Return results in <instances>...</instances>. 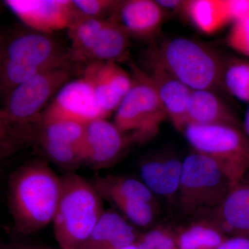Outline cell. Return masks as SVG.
Segmentation results:
<instances>
[{"instance_id": "obj_6", "label": "cell", "mask_w": 249, "mask_h": 249, "mask_svg": "<svg viewBox=\"0 0 249 249\" xmlns=\"http://www.w3.org/2000/svg\"><path fill=\"white\" fill-rule=\"evenodd\" d=\"M132 85L116 109L114 124L132 142H144L155 137L168 116L146 72L133 62Z\"/></svg>"}, {"instance_id": "obj_38", "label": "cell", "mask_w": 249, "mask_h": 249, "mask_svg": "<svg viewBox=\"0 0 249 249\" xmlns=\"http://www.w3.org/2000/svg\"><path fill=\"white\" fill-rule=\"evenodd\" d=\"M247 175H249V181H247V182H245V183H248V184H249V172L247 174ZM247 175H246V176H247Z\"/></svg>"}, {"instance_id": "obj_21", "label": "cell", "mask_w": 249, "mask_h": 249, "mask_svg": "<svg viewBox=\"0 0 249 249\" xmlns=\"http://www.w3.org/2000/svg\"><path fill=\"white\" fill-rule=\"evenodd\" d=\"M227 237L213 221L194 223L175 235L177 249H214Z\"/></svg>"}, {"instance_id": "obj_19", "label": "cell", "mask_w": 249, "mask_h": 249, "mask_svg": "<svg viewBox=\"0 0 249 249\" xmlns=\"http://www.w3.org/2000/svg\"><path fill=\"white\" fill-rule=\"evenodd\" d=\"M198 30L213 34L231 23L224 0H188L183 14Z\"/></svg>"}, {"instance_id": "obj_12", "label": "cell", "mask_w": 249, "mask_h": 249, "mask_svg": "<svg viewBox=\"0 0 249 249\" xmlns=\"http://www.w3.org/2000/svg\"><path fill=\"white\" fill-rule=\"evenodd\" d=\"M166 12L152 0L119 1L109 20L116 23L129 37L149 40L163 25Z\"/></svg>"}, {"instance_id": "obj_28", "label": "cell", "mask_w": 249, "mask_h": 249, "mask_svg": "<svg viewBox=\"0 0 249 249\" xmlns=\"http://www.w3.org/2000/svg\"><path fill=\"white\" fill-rule=\"evenodd\" d=\"M119 1L114 0H72L75 18L108 19Z\"/></svg>"}, {"instance_id": "obj_1", "label": "cell", "mask_w": 249, "mask_h": 249, "mask_svg": "<svg viewBox=\"0 0 249 249\" xmlns=\"http://www.w3.org/2000/svg\"><path fill=\"white\" fill-rule=\"evenodd\" d=\"M61 191V178L43 160L24 163L11 173L7 199L15 227L30 235L53 222Z\"/></svg>"}, {"instance_id": "obj_10", "label": "cell", "mask_w": 249, "mask_h": 249, "mask_svg": "<svg viewBox=\"0 0 249 249\" xmlns=\"http://www.w3.org/2000/svg\"><path fill=\"white\" fill-rule=\"evenodd\" d=\"M4 4L31 30L52 35L75 20L71 0H6Z\"/></svg>"}, {"instance_id": "obj_25", "label": "cell", "mask_w": 249, "mask_h": 249, "mask_svg": "<svg viewBox=\"0 0 249 249\" xmlns=\"http://www.w3.org/2000/svg\"><path fill=\"white\" fill-rule=\"evenodd\" d=\"M224 85L237 99L249 103V62L235 60L224 68Z\"/></svg>"}, {"instance_id": "obj_7", "label": "cell", "mask_w": 249, "mask_h": 249, "mask_svg": "<svg viewBox=\"0 0 249 249\" xmlns=\"http://www.w3.org/2000/svg\"><path fill=\"white\" fill-rule=\"evenodd\" d=\"M234 186L215 160L193 151L182 161L178 193L180 207L188 214L214 209Z\"/></svg>"}, {"instance_id": "obj_37", "label": "cell", "mask_w": 249, "mask_h": 249, "mask_svg": "<svg viewBox=\"0 0 249 249\" xmlns=\"http://www.w3.org/2000/svg\"><path fill=\"white\" fill-rule=\"evenodd\" d=\"M119 249H139L138 244L137 242H134V243L132 244V245H129L128 246H126V247H123V248Z\"/></svg>"}, {"instance_id": "obj_22", "label": "cell", "mask_w": 249, "mask_h": 249, "mask_svg": "<svg viewBox=\"0 0 249 249\" xmlns=\"http://www.w3.org/2000/svg\"><path fill=\"white\" fill-rule=\"evenodd\" d=\"M107 19L77 18L67 29L71 41L72 61L82 62Z\"/></svg>"}, {"instance_id": "obj_36", "label": "cell", "mask_w": 249, "mask_h": 249, "mask_svg": "<svg viewBox=\"0 0 249 249\" xmlns=\"http://www.w3.org/2000/svg\"><path fill=\"white\" fill-rule=\"evenodd\" d=\"M244 128H245L244 131H245L246 135L247 136L249 139V107L248 110L247 111V114H246Z\"/></svg>"}, {"instance_id": "obj_20", "label": "cell", "mask_w": 249, "mask_h": 249, "mask_svg": "<svg viewBox=\"0 0 249 249\" xmlns=\"http://www.w3.org/2000/svg\"><path fill=\"white\" fill-rule=\"evenodd\" d=\"M102 197L111 204L121 200H143L155 203L154 195L142 180L127 177L107 175L94 183Z\"/></svg>"}, {"instance_id": "obj_5", "label": "cell", "mask_w": 249, "mask_h": 249, "mask_svg": "<svg viewBox=\"0 0 249 249\" xmlns=\"http://www.w3.org/2000/svg\"><path fill=\"white\" fill-rule=\"evenodd\" d=\"M182 132L194 151L215 160L234 186L242 182L249 172V139L240 127L187 124Z\"/></svg>"}, {"instance_id": "obj_14", "label": "cell", "mask_w": 249, "mask_h": 249, "mask_svg": "<svg viewBox=\"0 0 249 249\" xmlns=\"http://www.w3.org/2000/svg\"><path fill=\"white\" fill-rule=\"evenodd\" d=\"M182 161L172 155L146 159L140 166L142 181L152 194L171 199L178 196Z\"/></svg>"}, {"instance_id": "obj_29", "label": "cell", "mask_w": 249, "mask_h": 249, "mask_svg": "<svg viewBox=\"0 0 249 249\" xmlns=\"http://www.w3.org/2000/svg\"><path fill=\"white\" fill-rule=\"evenodd\" d=\"M139 249H177L176 237L171 231L157 228L139 237Z\"/></svg>"}, {"instance_id": "obj_18", "label": "cell", "mask_w": 249, "mask_h": 249, "mask_svg": "<svg viewBox=\"0 0 249 249\" xmlns=\"http://www.w3.org/2000/svg\"><path fill=\"white\" fill-rule=\"evenodd\" d=\"M129 36L116 23L107 19L82 62H122L128 58Z\"/></svg>"}, {"instance_id": "obj_11", "label": "cell", "mask_w": 249, "mask_h": 249, "mask_svg": "<svg viewBox=\"0 0 249 249\" xmlns=\"http://www.w3.org/2000/svg\"><path fill=\"white\" fill-rule=\"evenodd\" d=\"M132 143L114 124L105 119L93 121L86 124L85 162L96 168L109 166Z\"/></svg>"}, {"instance_id": "obj_23", "label": "cell", "mask_w": 249, "mask_h": 249, "mask_svg": "<svg viewBox=\"0 0 249 249\" xmlns=\"http://www.w3.org/2000/svg\"><path fill=\"white\" fill-rule=\"evenodd\" d=\"M38 138L74 145L83 152L85 162V139L86 124L69 121L38 124Z\"/></svg>"}, {"instance_id": "obj_17", "label": "cell", "mask_w": 249, "mask_h": 249, "mask_svg": "<svg viewBox=\"0 0 249 249\" xmlns=\"http://www.w3.org/2000/svg\"><path fill=\"white\" fill-rule=\"evenodd\" d=\"M187 124H227L240 127L231 109L211 90H192L187 106Z\"/></svg>"}, {"instance_id": "obj_26", "label": "cell", "mask_w": 249, "mask_h": 249, "mask_svg": "<svg viewBox=\"0 0 249 249\" xmlns=\"http://www.w3.org/2000/svg\"><path fill=\"white\" fill-rule=\"evenodd\" d=\"M45 155L55 164L62 167H73L84 162L83 152L74 145L38 138Z\"/></svg>"}, {"instance_id": "obj_15", "label": "cell", "mask_w": 249, "mask_h": 249, "mask_svg": "<svg viewBox=\"0 0 249 249\" xmlns=\"http://www.w3.org/2000/svg\"><path fill=\"white\" fill-rule=\"evenodd\" d=\"M213 222L227 236L249 235V184L233 187L214 209Z\"/></svg>"}, {"instance_id": "obj_32", "label": "cell", "mask_w": 249, "mask_h": 249, "mask_svg": "<svg viewBox=\"0 0 249 249\" xmlns=\"http://www.w3.org/2000/svg\"><path fill=\"white\" fill-rule=\"evenodd\" d=\"M214 249H249V235L228 236Z\"/></svg>"}, {"instance_id": "obj_24", "label": "cell", "mask_w": 249, "mask_h": 249, "mask_svg": "<svg viewBox=\"0 0 249 249\" xmlns=\"http://www.w3.org/2000/svg\"><path fill=\"white\" fill-rule=\"evenodd\" d=\"M35 137L33 126H20L10 122L0 109V160L14 155Z\"/></svg>"}, {"instance_id": "obj_16", "label": "cell", "mask_w": 249, "mask_h": 249, "mask_svg": "<svg viewBox=\"0 0 249 249\" xmlns=\"http://www.w3.org/2000/svg\"><path fill=\"white\" fill-rule=\"evenodd\" d=\"M138 238L133 227L121 214L105 211L83 249H119Z\"/></svg>"}, {"instance_id": "obj_3", "label": "cell", "mask_w": 249, "mask_h": 249, "mask_svg": "<svg viewBox=\"0 0 249 249\" xmlns=\"http://www.w3.org/2000/svg\"><path fill=\"white\" fill-rule=\"evenodd\" d=\"M70 61V52L62 48L52 35L33 30L6 35L0 73V95L5 101L18 85L40 72Z\"/></svg>"}, {"instance_id": "obj_13", "label": "cell", "mask_w": 249, "mask_h": 249, "mask_svg": "<svg viewBox=\"0 0 249 249\" xmlns=\"http://www.w3.org/2000/svg\"><path fill=\"white\" fill-rule=\"evenodd\" d=\"M147 77L167 116L175 128L182 132L186 124L187 106L192 89L163 69L150 65Z\"/></svg>"}, {"instance_id": "obj_8", "label": "cell", "mask_w": 249, "mask_h": 249, "mask_svg": "<svg viewBox=\"0 0 249 249\" xmlns=\"http://www.w3.org/2000/svg\"><path fill=\"white\" fill-rule=\"evenodd\" d=\"M73 62L40 72L13 89L2 108L10 122L20 126H33L39 123L49 100L71 80L74 70Z\"/></svg>"}, {"instance_id": "obj_34", "label": "cell", "mask_w": 249, "mask_h": 249, "mask_svg": "<svg viewBox=\"0 0 249 249\" xmlns=\"http://www.w3.org/2000/svg\"><path fill=\"white\" fill-rule=\"evenodd\" d=\"M0 249H39L36 246L27 242H14L8 244H0Z\"/></svg>"}, {"instance_id": "obj_30", "label": "cell", "mask_w": 249, "mask_h": 249, "mask_svg": "<svg viewBox=\"0 0 249 249\" xmlns=\"http://www.w3.org/2000/svg\"><path fill=\"white\" fill-rule=\"evenodd\" d=\"M227 43L230 48L249 58V14L232 24Z\"/></svg>"}, {"instance_id": "obj_27", "label": "cell", "mask_w": 249, "mask_h": 249, "mask_svg": "<svg viewBox=\"0 0 249 249\" xmlns=\"http://www.w3.org/2000/svg\"><path fill=\"white\" fill-rule=\"evenodd\" d=\"M134 225L145 227L155 217V204L143 200H121L113 204Z\"/></svg>"}, {"instance_id": "obj_4", "label": "cell", "mask_w": 249, "mask_h": 249, "mask_svg": "<svg viewBox=\"0 0 249 249\" xmlns=\"http://www.w3.org/2000/svg\"><path fill=\"white\" fill-rule=\"evenodd\" d=\"M149 65L163 69L192 90L213 91L224 85V64L209 47L192 39L176 37L150 52Z\"/></svg>"}, {"instance_id": "obj_33", "label": "cell", "mask_w": 249, "mask_h": 249, "mask_svg": "<svg viewBox=\"0 0 249 249\" xmlns=\"http://www.w3.org/2000/svg\"><path fill=\"white\" fill-rule=\"evenodd\" d=\"M155 1L165 12L172 11L181 14H183L186 4V1L184 0H157Z\"/></svg>"}, {"instance_id": "obj_9", "label": "cell", "mask_w": 249, "mask_h": 249, "mask_svg": "<svg viewBox=\"0 0 249 249\" xmlns=\"http://www.w3.org/2000/svg\"><path fill=\"white\" fill-rule=\"evenodd\" d=\"M106 118L92 86L82 77L62 87L41 114L38 124L69 121L88 124Z\"/></svg>"}, {"instance_id": "obj_2", "label": "cell", "mask_w": 249, "mask_h": 249, "mask_svg": "<svg viewBox=\"0 0 249 249\" xmlns=\"http://www.w3.org/2000/svg\"><path fill=\"white\" fill-rule=\"evenodd\" d=\"M61 178V191L53 223L61 249H83L105 210L93 183L76 173Z\"/></svg>"}, {"instance_id": "obj_31", "label": "cell", "mask_w": 249, "mask_h": 249, "mask_svg": "<svg viewBox=\"0 0 249 249\" xmlns=\"http://www.w3.org/2000/svg\"><path fill=\"white\" fill-rule=\"evenodd\" d=\"M224 4L232 24L249 14V0H224Z\"/></svg>"}, {"instance_id": "obj_35", "label": "cell", "mask_w": 249, "mask_h": 249, "mask_svg": "<svg viewBox=\"0 0 249 249\" xmlns=\"http://www.w3.org/2000/svg\"><path fill=\"white\" fill-rule=\"evenodd\" d=\"M6 36L4 33L0 31V73H1V65H2L3 55H4V47Z\"/></svg>"}]
</instances>
